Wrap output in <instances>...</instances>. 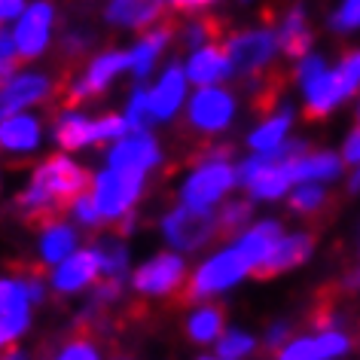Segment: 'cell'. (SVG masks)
Here are the masks:
<instances>
[{
    "mask_svg": "<svg viewBox=\"0 0 360 360\" xmlns=\"http://www.w3.org/2000/svg\"><path fill=\"white\" fill-rule=\"evenodd\" d=\"M56 141L61 150H83L89 143H95V120L77 113V110H68L58 116L56 122Z\"/></svg>",
    "mask_w": 360,
    "mask_h": 360,
    "instance_id": "27",
    "label": "cell"
},
{
    "mask_svg": "<svg viewBox=\"0 0 360 360\" xmlns=\"http://www.w3.org/2000/svg\"><path fill=\"white\" fill-rule=\"evenodd\" d=\"M217 236L220 229H217V214L214 211H199L180 202L177 208H171L162 217V238L174 250H186L190 254V250L211 245Z\"/></svg>",
    "mask_w": 360,
    "mask_h": 360,
    "instance_id": "8",
    "label": "cell"
},
{
    "mask_svg": "<svg viewBox=\"0 0 360 360\" xmlns=\"http://www.w3.org/2000/svg\"><path fill=\"white\" fill-rule=\"evenodd\" d=\"M28 323H31L28 305H19V309H10L0 314V348H6L10 342L19 339L22 333L28 330Z\"/></svg>",
    "mask_w": 360,
    "mask_h": 360,
    "instance_id": "36",
    "label": "cell"
},
{
    "mask_svg": "<svg viewBox=\"0 0 360 360\" xmlns=\"http://www.w3.org/2000/svg\"><path fill=\"white\" fill-rule=\"evenodd\" d=\"M95 278H101V263H98L95 248L74 250V254H68L61 263H56L52 287H56L58 293H79V290H86Z\"/></svg>",
    "mask_w": 360,
    "mask_h": 360,
    "instance_id": "16",
    "label": "cell"
},
{
    "mask_svg": "<svg viewBox=\"0 0 360 360\" xmlns=\"http://www.w3.org/2000/svg\"><path fill=\"white\" fill-rule=\"evenodd\" d=\"M86 186H89V177L74 159L52 156L31 174V184H28V190L22 193L19 205L31 220L49 223V220H56L79 193H86Z\"/></svg>",
    "mask_w": 360,
    "mask_h": 360,
    "instance_id": "1",
    "label": "cell"
},
{
    "mask_svg": "<svg viewBox=\"0 0 360 360\" xmlns=\"http://www.w3.org/2000/svg\"><path fill=\"white\" fill-rule=\"evenodd\" d=\"M186 70L184 65H168L162 70V77L156 79V86L150 89V113L153 122H168L180 113V107L186 101Z\"/></svg>",
    "mask_w": 360,
    "mask_h": 360,
    "instance_id": "14",
    "label": "cell"
},
{
    "mask_svg": "<svg viewBox=\"0 0 360 360\" xmlns=\"http://www.w3.org/2000/svg\"><path fill=\"white\" fill-rule=\"evenodd\" d=\"M236 186H238V174H236V165L229 162V150L217 147V150L205 153L199 159V165L184 177V184H180V202L199 211H214Z\"/></svg>",
    "mask_w": 360,
    "mask_h": 360,
    "instance_id": "4",
    "label": "cell"
},
{
    "mask_svg": "<svg viewBox=\"0 0 360 360\" xmlns=\"http://www.w3.org/2000/svg\"><path fill=\"white\" fill-rule=\"evenodd\" d=\"M171 43V28L168 25H159V28L147 31L143 37L129 49V70L134 79H147L156 68L159 56L165 52V46Z\"/></svg>",
    "mask_w": 360,
    "mask_h": 360,
    "instance_id": "25",
    "label": "cell"
},
{
    "mask_svg": "<svg viewBox=\"0 0 360 360\" xmlns=\"http://www.w3.org/2000/svg\"><path fill=\"white\" fill-rule=\"evenodd\" d=\"M223 49H226L236 74L259 77L275 65L278 52H281V43H278V34L272 28H248V31L229 34V37L223 40Z\"/></svg>",
    "mask_w": 360,
    "mask_h": 360,
    "instance_id": "7",
    "label": "cell"
},
{
    "mask_svg": "<svg viewBox=\"0 0 360 360\" xmlns=\"http://www.w3.org/2000/svg\"><path fill=\"white\" fill-rule=\"evenodd\" d=\"M357 122H360V98H357Z\"/></svg>",
    "mask_w": 360,
    "mask_h": 360,
    "instance_id": "49",
    "label": "cell"
},
{
    "mask_svg": "<svg viewBox=\"0 0 360 360\" xmlns=\"http://www.w3.org/2000/svg\"><path fill=\"white\" fill-rule=\"evenodd\" d=\"M19 52H15V37H13V31H6V28H0V58H15Z\"/></svg>",
    "mask_w": 360,
    "mask_h": 360,
    "instance_id": "46",
    "label": "cell"
},
{
    "mask_svg": "<svg viewBox=\"0 0 360 360\" xmlns=\"http://www.w3.org/2000/svg\"><path fill=\"white\" fill-rule=\"evenodd\" d=\"M254 272L248 263V257L241 254L236 245L217 250V254H211L205 263L195 269L190 284H186V296L190 300H211V296H220L232 290V287H238L245 278Z\"/></svg>",
    "mask_w": 360,
    "mask_h": 360,
    "instance_id": "5",
    "label": "cell"
},
{
    "mask_svg": "<svg viewBox=\"0 0 360 360\" xmlns=\"http://www.w3.org/2000/svg\"><path fill=\"white\" fill-rule=\"evenodd\" d=\"M281 236H284V229H281V223L278 220H254L250 226H245L238 232L232 245L248 257V263H250V269H254V275H257L259 269L266 266V259L272 257V250H275V245H278V238Z\"/></svg>",
    "mask_w": 360,
    "mask_h": 360,
    "instance_id": "18",
    "label": "cell"
},
{
    "mask_svg": "<svg viewBox=\"0 0 360 360\" xmlns=\"http://www.w3.org/2000/svg\"><path fill=\"white\" fill-rule=\"evenodd\" d=\"M351 351V336L339 327H318L305 336H290L278 348L281 360H336Z\"/></svg>",
    "mask_w": 360,
    "mask_h": 360,
    "instance_id": "11",
    "label": "cell"
},
{
    "mask_svg": "<svg viewBox=\"0 0 360 360\" xmlns=\"http://www.w3.org/2000/svg\"><path fill=\"white\" fill-rule=\"evenodd\" d=\"M184 281H186V263L180 254H156L147 263H141L131 275L134 290L141 296H153V300L177 293Z\"/></svg>",
    "mask_w": 360,
    "mask_h": 360,
    "instance_id": "10",
    "label": "cell"
},
{
    "mask_svg": "<svg viewBox=\"0 0 360 360\" xmlns=\"http://www.w3.org/2000/svg\"><path fill=\"white\" fill-rule=\"evenodd\" d=\"M226 327V314L220 305H199L190 318H186V336L195 345H214Z\"/></svg>",
    "mask_w": 360,
    "mask_h": 360,
    "instance_id": "28",
    "label": "cell"
},
{
    "mask_svg": "<svg viewBox=\"0 0 360 360\" xmlns=\"http://www.w3.org/2000/svg\"><path fill=\"white\" fill-rule=\"evenodd\" d=\"M165 0H107L104 19L113 28H150L162 19Z\"/></svg>",
    "mask_w": 360,
    "mask_h": 360,
    "instance_id": "22",
    "label": "cell"
},
{
    "mask_svg": "<svg viewBox=\"0 0 360 360\" xmlns=\"http://www.w3.org/2000/svg\"><path fill=\"white\" fill-rule=\"evenodd\" d=\"M70 211H74V217L83 223V226H98L104 217H101V211H98V205L92 199V193H79L74 202H70Z\"/></svg>",
    "mask_w": 360,
    "mask_h": 360,
    "instance_id": "40",
    "label": "cell"
},
{
    "mask_svg": "<svg viewBox=\"0 0 360 360\" xmlns=\"http://www.w3.org/2000/svg\"><path fill=\"white\" fill-rule=\"evenodd\" d=\"M305 143L302 141H290L287 138L281 147L272 153H250L245 162L236 165L238 174V186H245L250 202H278L287 199L293 186V174H290V159L296 153H302Z\"/></svg>",
    "mask_w": 360,
    "mask_h": 360,
    "instance_id": "2",
    "label": "cell"
},
{
    "mask_svg": "<svg viewBox=\"0 0 360 360\" xmlns=\"http://www.w3.org/2000/svg\"><path fill=\"white\" fill-rule=\"evenodd\" d=\"M162 162V150L156 138L143 129V131H125L120 141L110 143L107 150V165L113 168H125V171H141L147 174Z\"/></svg>",
    "mask_w": 360,
    "mask_h": 360,
    "instance_id": "13",
    "label": "cell"
},
{
    "mask_svg": "<svg viewBox=\"0 0 360 360\" xmlns=\"http://www.w3.org/2000/svg\"><path fill=\"white\" fill-rule=\"evenodd\" d=\"M19 305H31V293H28V281L19 278H0V314L19 309Z\"/></svg>",
    "mask_w": 360,
    "mask_h": 360,
    "instance_id": "37",
    "label": "cell"
},
{
    "mask_svg": "<svg viewBox=\"0 0 360 360\" xmlns=\"http://www.w3.org/2000/svg\"><path fill=\"white\" fill-rule=\"evenodd\" d=\"M254 223V205L245 202V199H236V202H220V214H217V229L220 236H229L236 238L241 229Z\"/></svg>",
    "mask_w": 360,
    "mask_h": 360,
    "instance_id": "32",
    "label": "cell"
},
{
    "mask_svg": "<svg viewBox=\"0 0 360 360\" xmlns=\"http://www.w3.org/2000/svg\"><path fill=\"white\" fill-rule=\"evenodd\" d=\"M77 245H79V238H77V232L70 229L68 223L49 220V226L43 229V236H40V259L46 266H56L68 254H74Z\"/></svg>",
    "mask_w": 360,
    "mask_h": 360,
    "instance_id": "29",
    "label": "cell"
},
{
    "mask_svg": "<svg viewBox=\"0 0 360 360\" xmlns=\"http://www.w3.org/2000/svg\"><path fill=\"white\" fill-rule=\"evenodd\" d=\"M43 141V129H40V120L31 113H13L6 120H0V150L6 153H15V156H28L40 147Z\"/></svg>",
    "mask_w": 360,
    "mask_h": 360,
    "instance_id": "20",
    "label": "cell"
},
{
    "mask_svg": "<svg viewBox=\"0 0 360 360\" xmlns=\"http://www.w3.org/2000/svg\"><path fill=\"white\" fill-rule=\"evenodd\" d=\"M52 22H56V10H52V4H46V0H34V4L25 6L13 28L15 52L22 58L43 56L52 40Z\"/></svg>",
    "mask_w": 360,
    "mask_h": 360,
    "instance_id": "12",
    "label": "cell"
},
{
    "mask_svg": "<svg viewBox=\"0 0 360 360\" xmlns=\"http://www.w3.org/2000/svg\"><path fill=\"white\" fill-rule=\"evenodd\" d=\"M293 120H296V113H293V107H287V104H281L275 113H269L266 120L248 134L250 153H272V150H278L287 138H290Z\"/></svg>",
    "mask_w": 360,
    "mask_h": 360,
    "instance_id": "24",
    "label": "cell"
},
{
    "mask_svg": "<svg viewBox=\"0 0 360 360\" xmlns=\"http://www.w3.org/2000/svg\"><path fill=\"white\" fill-rule=\"evenodd\" d=\"M143 177L147 174L141 171H125L113 165L98 171L92 177V199L104 220H122L125 214H131L143 193Z\"/></svg>",
    "mask_w": 360,
    "mask_h": 360,
    "instance_id": "6",
    "label": "cell"
},
{
    "mask_svg": "<svg viewBox=\"0 0 360 360\" xmlns=\"http://www.w3.org/2000/svg\"><path fill=\"white\" fill-rule=\"evenodd\" d=\"M314 250V238L309 232H284L281 238H278V245L272 250V257L266 259V266L259 269L257 275L263 278H272V275H281V272H290V269L302 266L305 259L311 257Z\"/></svg>",
    "mask_w": 360,
    "mask_h": 360,
    "instance_id": "21",
    "label": "cell"
},
{
    "mask_svg": "<svg viewBox=\"0 0 360 360\" xmlns=\"http://www.w3.org/2000/svg\"><path fill=\"white\" fill-rule=\"evenodd\" d=\"M342 162L339 153H330V150H318V153H296L290 159V174H293V184L300 180H314V184H333V180L342 177Z\"/></svg>",
    "mask_w": 360,
    "mask_h": 360,
    "instance_id": "23",
    "label": "cell"
},
{
    "mask_svg": "<svg viewBox=\"0 0 360 360\" xmlns=\"http://www.w3.org/2000/svg\"><path fill=\"white\" fill-rule=\"evenodd\" d=\"M92 248L98 254L104 278H122L125 275V269H129V248H125L120 238H101V241H95Z\"/></svg>",
    "mask_w": 360,
    "mask_h": 360,
    "instance_id": "31",
    "label": "cell"
},
{
    "mask_svg": "<svg viewBox=\"0 0 360 360\" xmlns=\"http://www.w3.org/2000/svg\"><path fill=\"white\" fill-rule=\"evenodd\" d=\"M15 74V65L13 58H0V79H10Z\"/></svg>",
    "mask_w": 360,
    "mask_h": 360,
    "instance_id": "47",
    "label": "cell"
},
{
    "mask_svg": "<svg viewBox=\"0 0 360 360\" xmlns=\"http://www.w3.org/2000/svg\"><path fill=\"white\" fill-rule=\"evenodd\" d=\"M46 95H52V83L43 74H13L0 86V120L28 110V107L40 104Z\"/></svg>",
    "mask_w": 360,
    "mask_h": 360,
    "instance_id": "15",
    "label": "cell"
},
{
    "mask_svg": "<svg viewBox=\"0 0 360 360\" xmlns=\"http://www.w3.org/2000/svg\"><path fill=\"white\" fill-rule=\"evenodd\" d=\"M259 342L250 336L245 330H223L220 339L214 342V357L220 360H241V357H250L257 351Z\"/></svg>",
    "mask_w": 360,
    "mask_h": 360,
    "instance_id": "33",
    "label": "cell"
},
{
    "mask_svg": "<svg viewBox=\"0 0 360 360\" xmlns=\"http://www.w3.org/2000/svg\"><path fill=\"white\" fill-rule=\"evenodd\" d=\"M278 43H281V52L284 56H293L300 58L302 52L311 49V31H309V15H305L302 6H293L281 15L278 22Z\"/></svg>",
    "mask_w": 360,
    "mask_h": 360,
    "instance_id": "26",
    "label": "cell"
},
{
    "mask_svg": "<svg viewBox=\"0 0 360 360\" xmlns=\"http://www.w3.org/2000/svg\"><path fill=\"white\" fill-rule=\"evenodd\" d=\"M287 205L300 217H314L318 211L327 208V190H323V184H314V180H300L287 193Z\"/></svg>",
    "mask_w": 360,
    "mask_h": 360,
    "instance_id": "30",
    "label": "cell"
},
{
    "mask_svg": "<svg viewBox=\"0 0 360 360\" xmlns=\"http://www.w3.org/2000/svg\"><path fill=\"white\" fill-rule=\"evenodd\" d=\"M122 70H129V52H120V49L101 52L98 58H92V65L86 68V74L79 77V83L70 89V98H74V101H83L89 95L104 92Z\"/></svg>",
    "mask_w": 360,
    "mask_h": 360,
    "instance_id": "19",
    "label": "cell"
},
{
    "mask_svg": "<svg viewBox=\"0 0 360 360\" xmlns=\"http://www.w3.org/2000/svg\"><path fill=\"white\" fill-rule=\"evenodd\" d=\"M348 190L351 193H360V165L354 168V174H351V180H348Z\"/></svg>",
    "mask_w": 360,
    "mask_h": 360,
    "instance_id": "48",
    "label": "cell"
},
{
    "mask_svg": "<svg viewBox=\"0 0 360 360\" xmlns=\"http://www.w3.org/2000/svg\"><path fill=\"white\" fill-rule=\"evenodd\" d=\"M129 131V122L120 113H107L101 120H95V143H113Z\"/></svg>",
    "mask_w": 360,
    "mask_h": 360,
    "instance_id": "39",
    "label": "cell"
},
{
    "mask_svg": "<svg viewBox=\"0 0 360 360\" xmlns=\"http://www.w3.org/2000/svg\"><path fill=\"white\" fill-rule=\"evenodd\" d=\"M287 339H290V323H287V321H275L272 327L266 330L263 345H269V348H281Z\"/></svg>",
    "mask_w": 360,
    "mask_h": 360,
    "instance_id": "43",
    "label": "cell"
},
{
    "mask_svg": "<svg viewBox=\"0 0 360 360\" xmlns=\"http://www.w3.org/2000/svg\"><path fill=\"white\" fill-rule=\"evenodd\" d=\"M327 25L333 34H357L360 31V0H339V6L330 13Z\"/></svg>",
    "mask_w": 360,
    "mask_h": 360,
    "instance_id": "35",
    "label": "cell"
},
{
    "mask_svg": "<svg viewBox=\"0 0 360 360\" xmlns=\"http://www.w3.org/2000/svg\"><path fill=\"white\" fill-rule=\"evenodd\" d=\"M339 156H342V162L345 165H360V125L357 129H351L348 134H345V141H342V150H339Z\"/></svg>",
    "mask_w": 360,
    "mask_h": 360,
    "instance_id": "42",
    "label": "cell"
},
{
    "mask_svg": "<svg viewBox=\"0 0 360 360\" xmlns=\"http://www.w3.org/2000/svg\"><path fill=\"white\" fill-rule=\"evenodd\" d=\"M217 37H220V25L211 22V19H195V22H190L184 28V43L190 49L205 46V43H214Z\"/></svg>",
    "mask_w": 360,
    "mask_h": 360,
    "instance_id": "38",
    "label": "cell"
},
{
    "mask_svg": "<svg viewBox=\"0 0 360 360\" xmlns=\"http://www.w3.org/2000/svg\"><path fill=\"white\" fill-rule=\"evenodd\" d=\"M238 113V101L229 89H223L220 83L214 86H199L195 95L186 101V125L195 131V134H220L226 131L232 120Z\"/></svg>",
    "mask_w": 360,
    "mask_h": 360,
    "instance_id": "9",
    "label": "cell"
},
{
    "mask_svg": "<svg viewBox=\"0 0 360 360\" xmlns=\"http://www.w3.org/2000/svg\"><path fill=\"white\" fill-rule=\"evenodd\" d=\"M302 107L309 120H327L360 92V49H351L339 58L336 68H323L318 77L302 83Z\"/></svg>",
    "mask_w": 360,
    "mask_h": 360,
    "instance_id": "3",
    "label": "cell"
},
{
    "mask_svg": "<svg viewBox=\"0 0 360 360\" xmlns=\"http://www.w3.org/2000/svg\"><path fill=\"white\" fill-rule=\"evenodd\" d=\"M25 10V0H0V25L15 22Z\"/></svg>",
    "mask_w": 360,
    "mask_h": 360,
    "instance_id": "45",
    "label": "cell"
},
{
    "mask_svg": "<svg viewBox=\"0 0 360 360\" xmlns=\"http://www.w3.org/2000/svg\"><path fill=\"white\" fill-rule=\"evenodd\" d=\"M214 4H220V0H165V6L180 10V13H199V10H208Z\"/></svg>",
    "mask_w": 360,
    "mask_h": 360,
    "instance_id": "44",
    "label": "cell"
},
{
    "mask_svg": "<svg viewBox=\"0 0 360 360\" xmlns=\"http://www.w3.org/2000/svg\"><path fill=\"white\" fill-rule=\"evenodd\" d=\"M125 122H129V131H143L147 125L153 122V113H150V89L138 86L134 92L129 95V104H125Z\"/></svg>",
    "mask_w": 360,
    "mask_h": 360,
    "instance_id": "34",
    "label": "cell"
},
{
    "mask_svg": "<svg viewBox=\"0 0 360 360\" xmlns=\"http://www.w3.org/2000/svg\"><path fill=\"white\" fill-rule=\"evenodd\" d=\"M186 79L193 86H214V83H223L236 74L232 61L226 56V49L217 46V43H205V46H195L186 58Z\"/></svg>",
    "mask_w": 360,
    "mask_h": 360,
    "instance_id": "17",
    "label": "cell"
},
{
    "mask_svg": "<svg viewBox=\"0 0 360 360\" xmlns=\"http://www.w3.org/2000/svg\"><path fill=\"white\" fill-rule=\"evenodd\" d=\"M241 4H248V0H241Z\"/></svg>",
    "mask_w": 360,
    "mask_h": 360,
    "instance_id": "50",
    "label": "cell"
},
{
    "mask_svg": "<svg viewBox=\"0 0 360 360\" xmlns=\"http://www.w3.org/2000/svg\"><path fill=\"white\" fill-rule=\"evenodd\" d=\"M58 357L61 360H95L98 357V348L89 339H77V342H68V345L61 348Z\"/></svg>",
    "mask_w": 360,
    "mask_h": 360,
    "instance_id": "41",
    "label": "cell"
}]
</instances>
